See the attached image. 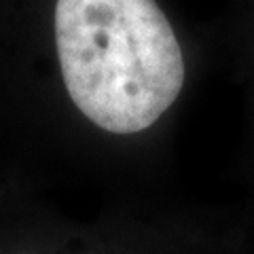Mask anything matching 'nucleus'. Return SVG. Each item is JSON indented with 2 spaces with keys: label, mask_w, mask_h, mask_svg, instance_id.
<instances>
[{
  "label": "nucleus",
  "mask_w": 254,
  "mask_h": 254,
  "mask_svg": "<svg viewBox=\"0 0 254 254\" xmlns=\"http://www.w3.org/2000/svg\"><path fill=\"white\" fill-rule=\"evenodd\" d=\"M55 45L72 104L110 133L155 125L185 85V55L155 0H58Z\"/></svg>",
  "instance_id": "1"
}]
</instances>
